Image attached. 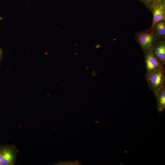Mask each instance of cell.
Segmentation results:
<instances>
[{
    "instance_id": "1",
    "label": "cell",
    "mask_w": 165,
    "mask_h": 165,
    "mask_svg": "<svg viewBox=\"0 0 165 165\" xmlns=\"http://www.w3.org/2000/svg\"><path fill=\"white\" fill-rule=\"evenodd\" d=\"M135 38L144 52L152 50L158 41L154 35L153 29L151 27L146 30L137 33Z\"/></svg>"
},
{
    "instance_id": "2",
    "label": "cell",
    "mask_w": 165,
    "mask_h": 165,
    "mask_svg": "<svg viewBox=\"0 0 165 165\" xmlns=\"http://www.w3.org/2000/svg\"><path fill=\"white\" fill-rule=\"evenodd\" d=\"M145 77L149 87L155 95L159 90L165 86V68L146 74Z\"/></svg>"
},
{
    "instance_id": "3",
    "label": "cell",
    "mask_w": 165,
    "mask_h": 165,
    "mask_svg": "<svg viewBox=\"0 0 165 165\" xmlns=\"http://www.w3.org/2000/svg\"><path fill=\"white\" fill-rule=\"evenodd\" d=\"M18 152L14 145L0 146V165H13Z\"/></svg>"
},
{
    "instance_id": "4",
    "label": "cell",
    "mask_w": 165,
    "mask_h": 165,
    "mask_svg": "<svg viewBox=\"0 0 165 165\" xmlns=\"http://www.w3.org/2000/svg\"><path fill=\"white\" fill-rule=\"evenodd\" d=\"M165 0H157L149 8L152 12L153 20L151 27L158 22L165 19Z\"/></svg>"
},
{
    "instance_id": "5",
    "label": "cell",
    "mask_w": 165,
    "mask_h": 165,
    "mask_svg": "<svg viewBox=\"0 0 165 165\" xmlns=\"http://www.w3.org/2000/svg\"><path fill=\"white\" fill-rule=\"evenodd\" d=\"M144 53L146 69V74H150L156 71L165 68L164 66L154 56L152 50Z\"/></svg>"
},
{
    "instance_id": "6",
    "label": "cell",
    "mask_w": 165,
    "mask_h": 165,
    "mask_svg": "<svg viewBox=\"0 0 165 165\" xmlns=\"http://www.w3.org/2000/svg\"><path fill=\"white\" fill-rule=\"evenodd\" d=\"M152 50L156 58L164 66L165 64V40L157 41Z\"/></svg>"
},
{
    "instance_id": "7",
    "label": "cell",
    "mask_w": 165,
    "mask_h": 165,
    "mask_svg": "<svg viewBox=\"0 0 165 165\" xmlns=\"http://www.w3.org/2000/svg\"><path fill=\"white\" fill-rule=\"evenodd\" d=\"M154 35L157 41L164 40L165 38V21L162 20L156 23L153 28Z\"/></svg>"
},
{
    "instance_id": "8",
    "label": "cell",
    "mask_w": 165,
    "mask_h": 165,
    "mask_svg": "<svg viewBox=\"0 0 165 165\" xmlns=\"http://www.w3.org/2000/svg\"><path fill=\"white\" fill-rule=\"evenodd\" d=\"M157 100V108L159 111H162L165 108V86L159 90L156 95Z\"/></svg>"
},
{
    "instance_id": "9",
    "label": "cell",
    "mask_w": 165,
    "mask_h": 165,
    "mask_svg": "<svg viewBox=\"0 0 165 165\" xmlns=\"http://www.w3.org/2000/svg\"><path fill=\"white\" fill-rule=\"evenodd\" d=\"M148 8L150 6L157 0H140Z\"/></svg>"
},
{
    "instance_id": "10",
    "label": "cell",
    "mask_w": 165,
    "mask_h": 165,
    "mask_svg": "<svg viewBox=\"0 0 165 165\" xmlns=\"http://www.w3.org/2000/svg\"><path fill=\"white\" fill-rule=\"evenodd\" d=\"M100 45H96V46H95V48H99V47H100Z\"/></svg>"
},
{
    "instance_id": "11",
    "label": "cell",
    "mask_w": 165,
    "mask_h": 165,
    "mask_svg": "<svg viewBox=\"0 0 165 165\" xmlns=\"http://www.w3.org/2000/svg\"></svg>"
}]
</instances>
